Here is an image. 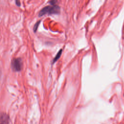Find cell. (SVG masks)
<instances>
[{
	"label": "cell",
	"instance_id": "1",
	"mask_svg": "<svg viewBox=\"0 0 124 124\" xmlns=\"http://www.w3.org/2000/svg\"><path fill=\"white\" fill-rule=\"evenodd\" d=\"M60 12V7L58 5H48L43 8L39 12L38 16H42L45 15H56Z\"/></svg>",
	"mask_w": 124,
	"mask_h": 124
},
{
	"label": "cell",
	"instance_id": "5",
	"mask_svg": "<svg viewBox=\"0 0 124 124\" xmlns=\"http://www.w3.org/2000/svg\"><path fill=\"white\" fill-rule=\"evenodd\" d=\"M59 0H50L49 3L51 5H56L58 3Z\"/></svg>",
	"mask_w": 124,
	"mask_h": 124
},
{
	"label": "cell",
	"instance_id": "3",
	"mask_svg": "<svg viewBox=\"0 0 124 124\" xmlns=\"http://www.w3.org/2000/svg\"><path fill=\"white\" fill-rule=\"evenodd\" d=\"M9 119L7 115L5 113H1L0 116V124H7L9 123Z\"/></svg>",
	"mask_w": 124,
	"mask_h": 124
},
{
	"label": "cell",
	"instance_id": "4",
	"mask_svg": "<svg viewBox=\"0 0 124 124\" xmlns=\"http://www.w3.org/2000/svg\"><path fill=\"white\" fill-rule=\"evenodd\" d=\"M62 51V49H60V50L58 52V53L57 54V55H56V56L54 57V59H53V61H52L53 63H54V62H55L60 58V57L61 56Z\"/></svg>",
	"mask_w": 124,
	"mask_h": 124
},
{
	"label": "cell",
	"instance_id": "7",
	"mask_svg": "<svg viewBox=\"0 0 124 124\" xmlns=\"http://www.w3.org/2000/svg\"><path fill=\"white\" fill-rule=\"evenodd\" d=\"M15 3H16V4L17 6L20 7L21 6V3H20V0H15Z\"/></svg>",
	"mask_w": 124,
	"mask_h": 124
},
{
	"label": "cell",
	"instance_id": "2",
	"mask_svg": "<svg viewBox=\"0 0 124 124\" xmlns=\"http://www.w3.org/2000/svg\"><path fill=\"white\" fill-rule=\"evenodd\" d=\"M22 67V61L19 58H14L11 62V68L15 72L20 71Z\"/></svg>",
	"mask_w": 124,
	"mask_h": 124
},
{
	"label": "cell",
	"instance_id": "6",
	"mask_svg": "<svg viewBox=\"0 0 124 124\" xmlns=\"http://www.w3.org/2000/svg\"><path fill=\"white\" fill-rule=\"evenodd\" d=\"M40 22H41V20H39V21H37V22L35 24V25H34V27H33V29L34 32H36V31H37V28H38V26H39V24H40Z\"/></svg>",
	"mask_w": 124,
	"mask_h": 124
}]
</instances>
